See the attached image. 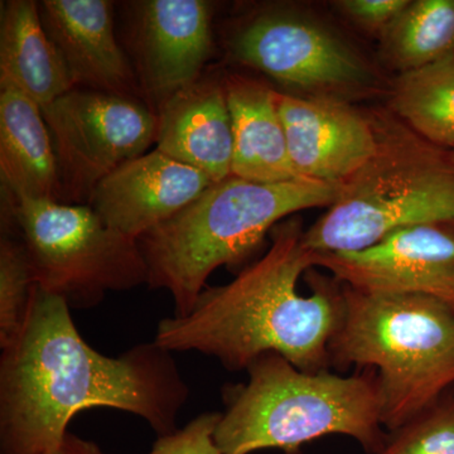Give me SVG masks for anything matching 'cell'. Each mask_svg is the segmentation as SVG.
Masks as SVG:
<instances>
[{"mask_svg": "<svg viewBox=\"0 0 454 454\" xmlns=\"http://www.w3.org/2000/svg\"><path fill=\"white\" fill-rule=\"evenodd\" d=\"M188 399L173 352L152 340L106 356L83 339L66 301L35 286L25 324L0 355V454L50 453L74 415L98 406L169 434Z\"/></svg>", "mask_w": 454, "mask_h": 454, "instance_id": "6da1fadb", "label": "cell"}, {"mask_svg": "<svg viewBox=\"0 0 454 454\" xmlns=\"http://www.w3.org/2000/svg\"><path fill=\"white\" fill-rule=\"evenodd\" d=\"M304 232L297 217L282 221L262 258L225 286H206L187 316L160 321L154 342L173 354L216 358L229 372H243L269 352L304 372L328 370L342 286L317 276L312 294L298 292L301 277L316 267Z\"/></svg>", "mask_w": 454, "mask_h": 454, "instance_id": "7a4b0ae2", "label": "cell"}, {"mask_svg": "<svg viewBox=\"0 0 454 454\" xmlns=\"http://www.w3.org/2000/svg\"><path fill=\"white\" fill-rule=\"evenodd\" d=\"M340 187L310 178L258 184L235 176L211 184L137 240L148 267L149 288L168 291L173 316H187L216 269L245 264L274 227L297 212L330 207Z\"/></svg>", "mask_w": 454, "mask_h": 454, "instance_id": "3957f363", "label": "cell"}, {"mask_svg": "<svg viewBox=\"0 0 454 454\" xmlns=\"http://www.w3.org/2000/svg\"><path fill=\"white\" fill-rule=\"evenodd\" d=\"M247 372V382L223 387L225 411L215 433L221 453L297 454L304 444L333 434L355 439L370 454L387 443L375 372H304L274 352L256 358Z\"/></svg>", "mask_w": 454, "mask_h": 454, "instance_id": "277c9868", "label": "cell"}, {"mask_svg": "<svg viewBox=\"0 0 454 454\" xmlns=\"http://www.w3.org/2000/svg\"><path fill=\"white\" fill-rule=\"evenodd\" d=\"M342 286L330 363L375 372L381 424L394 432L454 387V310L424 295Z\"/></svg>", "mask_w": 454, "mask_h": 454, "instance_id": "5b68a950", "label": "cell"}, {"mask_svg": "<svg viewBox=\"0 0 454 454\" xmlns=\"http://www.w3.org/2000/svg\"><path fill=\"white\" fill-rule=\"evenodd\" d=\"M376 151L340 182L336 201L306 230L317 253L356 252L393 232L454 223V158L387 110L370 113Z\"/></svg>", "mask_w": 454, "mask_h": 454, "instance_id": "8992f818", "label": "cell"}, {"mask_svg": "<svg viewBox=\"0 0 454 454\" xmlns=\"http://www.w3.org/2000/svg\"><path fill=\"white\" fill-rule=\"evenodd\" d=\"M11 207L35 286L59 295L71 309H91L107 293L148 286L138 241L107 225L90 206L20 200Z\"/></svg>", "mask_w": 454, "mask_h": 454, "instance_id": "52a82bcc", "label": "cell"}, {"mask_svg": "<svg viewBox=\"0 0 454 454\" xmlns=\"http://www.w3.org/2000/svg\"><path fill=\"white\" fill-rule=\"evenodd\" d=\"M55 151L61 203L86 205L104 178L145 154L157 116L137 98L74 88L42 107Z\"/></svg>", "mask_w": 454, "mask_h": 454, "instance_id": "ba28073f", "label": "cell"}, {"mask_svg": "<svg viewBox=\"0 0 454 454\" xmlns=\"http://www.w3.org/2000/svg\"><path fill=\"white\" fill-rule=\"evenodd\" d=\"M230 49L241 64L309 95L343 98L373 82L369 65L348 42L289 8L254 14L236 29Z\"/></svg>", "mask_w": 454, "mask_h": 454, "instance_id": "9c48e42d", "label": "cell"}, {"mask_svg": "<svg viewBox=\"0 0 454 454\" xmlns=\"http://www.w3.org/2000/svg\"><path fill=\"white\" fill-rule=\"evenodd\" d=\"M316 267L356 291L424 295L454 310V223L408 227L356 252H316Z\"/></svg>", "mask_w": 454, "mask_h": 454, "instance_id": "30bf717a", "label": "cell"}, {"mask_svg": "<svg viewBox=\"0 0 454 454\" xmlns=\"http://www.w3.org/2000/svg\"><path fill=\"white\" fill-rule=\"evenodd\" d=\"M133 40L140 90L162 106L202 76L212 47V4L205 0L134 3Z\"/></svg>", "mask_w": 454, "mask_h": 454, "instance_id": "8fae6325", "label": "cell"}, {"mask_svg": "<svg viewBox=\"0 0 454 454\" xmlns=\"http://www.w3.org/2000/svg\"><path fill=\"white\" fill-rule=\"evenodd\" d=\"M278 107L293 166L301 178L340 184L375 153L370 114L346 98L278 94Z\"/></svg>", "mask_w": 454, "mask_h": 454, "instance_id": "7c38bea8", "label": "cell"}, {"mask_svg": "<svg viewBox=\"0 0 454 454\" xmlns=\"http://www.w3.org/2000/svg\"><path fill=\"white\" fill-rule=\"evenodd\" d=\"M214 184L202 172L154 149L121 164L98 184L90 207L107 225L138 240Z\"/></svg>", "mask_w": 454, "mask_h": 454, "instance_id": "4fadbf2b", "label": "cell"}, {"mask_svg": "<svg viewBox=\"0 0 454 454\" xmlns=\"http://www.w3.org/2000/svg\"><path fill=\"white\" fill-rule=\"evenodd\" d=\"M42 26L76 88L137 98L138 76L114 33L107 0H42Z\"/></svg>", "mask_w": 454, "mask_h": 454, "instance_id": "5bb4252c", "label": "cell"}, {"mask_svg": "<svg viewBox=\"0 0 454 454\" xmlns=\"http://www.w3.org/2000/svg\"><path fill=\"white\" fill-rule=\"evenodd\" d=\"M154 113L157 151L214 184L231 177L234 139L223 80L201 76Z\"/></svg>", "mask_w": 454, "mask_h": 454, "instance_id": "9a60e30c", "label": "cell"}, {"mask_svg": "<svg viewBox=\"0 0 454 454\" xmlns=\"http://www.w3.org/2000/svg\"><path fill=\"white\" fill-rule=\"evenodd\" d=\"M223 86L234 139L232 176L258 184L301 178L289 154L278 92L240 74L227 76Z\"/></svg>", "mask_w": 454, "mask_h": 454, "instance_id": "2e32d148", "label": "cell"}, {"mask_svg": "<svg viewBox=\"0 0 454 454\" xmlns=\"http://www.w3.org/2000/svg\"><path fill=\"white\" fill-rule=\"evenodd\" d=\"M0 176L12 202H61V184L42 109L14 89H0Z\"/></svg>", "mask_w": 454, "mask_h": 454, "instance_id": "e0dca14e", "label": "cell"}, {"mask_svg": "<svg viewBox=\"0 0 454 454\" xmlns=\"http://www.w3.org/2000/svg\"><path fill=\"white\" fill-rule=\"evenodd\" d=\"M0 89H14L44 107L76 88L42 26L38 2L2 3Z\"/></svg>", "mask_w": 454, "mask_h": 454, "instance_id": "ac0fdd59", "label": "cell"}, {"mask_svg": "<svg viewBox=\"0 0 454 454\" xmlns=\"http://www.w3.org/2000/svg\"><path fill=\"white\" fill-rule=\"evenodd\" d=\"M390 112L432 145L454 151V55L399 74Z\"/></svg>", "mask_w": 454, "mask_h": 454, "instance_id": "d6986e66", "label": "cell"}, {"mask_svg": "<svg viewBox=\"0 0 454 454\" xmlns=\"http://www.w3.org/2000/svg\"><path fill=\"white\" fill-rule=\"evenodd\" d=\"M384 61L399 74L454 55V0H414L380 35Z\"/></svg>", "mask_w": 454, "mask_h": 454, "instance_id": "ffe728a7", "label": "cell"}, {"mask_svg": "<svg viewBox=\"0 0 454 454\" xmlns=\"http://www.w3.org/2000/svg\"><path fill=\"white\" fill-rule=\"evenodd\" d=\"M35 286L31 258L22 234L14 219L12 225L5 220L0 238V348L20 333Z\"/></svg>", "mask_w": 454, "mask_h": 454, "instance_id": "44dd1931", "label": "cell"}, {"mask_svg": "<svg viewBox=\"0 0 454 454\" xmlns=\"http://www.w3.org/2000/svg\"><path fill=\"white\" fill-rule=\"evenodd\" d=\"M376 454H454V391L387 435Z\"/></svg>", "mask_w": 454, "mask_h": 454, "instance_id": "7402d4cb", "label": "cell"}, {"mask_svg": "<svg viewBox=\"0 0 454 454\" xmlns=\"http://www.w3.org/2000/svg\"><path fill=\"white\" fill-rule=\"evenodd\" d=\"M223 411H206L182 429L160 435L148 454H223L215 433Z\"/></svg>", "mask_w": 454, "mask_h": 454, "instance_id": "603a6c76", "label": "cell"}, {"mask_svg": "<svg viewBox=\"0 0 454 454\" xmlns=\"http://www.w3.org/2000/svg\"><path fill=\"white\" fill-rule=\"evenodd\" d=\"M409 2L411 0H340L336 2V7L360 28L381 35Z\"/></svg>", "mask_w": 454, "mask_h": 454, "instance_id": "cb8c5ba5", "label": "cell"}, {"mask_svg": "<svg viewBox=\"0 0 454 454\" xmlns=\"http://www.w3.org/2000/svg\"><path fill=\"white\" fill-rule=\"evenodd\" d=\"M47 454H106L94 442L77 437L68 432L62 443Z\"/></svg>", "mask_w": 454, "mask_h": 454, "instance_id": "d4e9b609", "label": "cell"}, {"mask_svg": "<svg viewBox=\"0 0 454 454\" xmlns=\"http://www.w3.org/2000/svg\"><path fill=\"white\" fill-rule=\"evenodd\" d=\"M453 158H454V151H452Z\"/></svg>", "mask_w": 454, "mask_h": 454, "instance_id": "484cf974", "label": "cell"}]
</instances>
